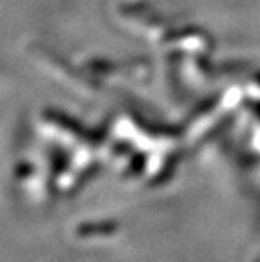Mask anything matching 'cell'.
Listing matches in <instances>:
<instances>
[{
  "label": "cell",
  "mask_w": 260,
  "mask_h": 262,
  "mask_svg": "<svg viewBox=\"0 0 260 262\" xmlns=\"http://www.w3.org/2000/svg\"><path fill=\"white\" fill-rule=\"evenodd\" d=\"M75 237L80 241H108L119 233V225L115 222H83L75 227Z\"/></svg>",
  "instance_id": "cell-1"
}]
</instances>
